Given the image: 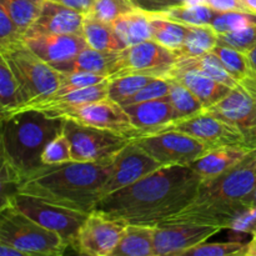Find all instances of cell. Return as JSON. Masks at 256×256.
<instances>
[{
    "mask_svg": "<svg viewBox=\"0 0 256 256\" xmlns=\"http://www.w3.org/2000/svg\"><path fill=\"white\" fill-rule=\"evenodd\" d=\"M155 79L156 76L142 74H128L122 76L109 78L108 98L118 104H122Z\"/></svg>",
    "mask_w": 256,
    "mask_h": 256,
    "instance_id": "obj_33",
    "label": "cell"
},
{
    "mask_svg": "<svg viewBox=\"0 0 256 256\" xmlns=\"http://www.w3.org/2000/svg\"><path fill=\"white\" fill-rule=\"evenodd\" d=\"M190 62H192L195 68H198L199 70H202V72L210 76L212 79L216 80V82H222V84L228 85L229 88L234 89L238 85V80L232 78V75L230 74L226 70L225 65L222 64V60L219 59L216 54L214 52H209L206 54H204L202 56L199 58H192Z\"/></svg>",
    "mask_w": 256,
    "mask_h": 256,
    "instance_id": "obj_35",
    "label": "cell"
},
{
    "mask_svg": "<svg viewBox=\"0 0 256 256\" xmlns=\"http://www.w3.org/2000/svg\"><path fill=\"white\" fill-rule=\"evenodd\" d=\"M246 256H256V232L252 234V240L248 242Z\"/></svg>",
    "mask_w": 256,
    "mask_h": 256,
    "instance_id": "obj_49",
    "label": "cell"
},
{
    "mask_svg": "<svg viewBox=\"0 0 256 256\" xmlns=\"http://www.w3.org/2000/svg\"><path fill=\"white\" fill-rule=\"evenodd\" d=\"M108 88H109V79L100 82V84L84 88V89L72 90V92H65V94L62 95L52 94L45 98V99L25 102L14 114L20 112H26V110H39V112H52L72 109V108L79 106V105L105 99V98H108Z\"/></svg>",
    "mask_w": 256,
    "mask_h": 256,
    "instance_id": "obj_20",
    "label": "cell"
},
{
    "mask_svg": "<svg viewBox=\"0 0 256 256\" xmlns=\"http://www.w3.org/2000/svg\"><path fill=\"white\" fill-rule=\"evenodd\" d=\"M44 2L45 0H0V6L6 10L10 18L25 35L28 29L39 16Z\"/></svg>",
    "mask_w": 256,
    "mask_h": 256,
    "instance_id": "obj_32",
    "label": "cell"
},
{
    "mask_svg": "<svg viewBox=\"0 0 256 256\" xmlns=\"http://www.w3.org/2000/svg\"><path fill=\"white\" fill-rule=\"evenodd\" d=\"M134 140L162 165H190L209 152L199 140L176 130L145 134Z\"/></svg>",
    "mask_w": 256,
    "mask_h": 256,
    "instance_id": "obj_13",
    "label": "cell"
},
{
    "mask_svg": "<svg viewBox=\"0 0 256 256\" xmlns=\"http://www.w3.org/2000/svg\"><path fill=\"white\" fill-rule=\"evenodd\" d=\"M114 158L100 162L70 160L44 164L18 185V192L90 214L102 199V188L112 174Z\"/></svg>",
    "mask_w": 256,
    "mask_h": 256,
    "instance_id": "obj_2",
    "label": "cell"
},
{
    "mask_svg": "<svg viewBox=\"0 0 256 256\" xmlns=\"http://www.w3.org/2000/svg\"><path fill=\"white\" fill-rule=\"evenodd\" d=\"M115 32L124 48L139 44V42L152 40V28L150 16L142 10L134 12L120 16L112 22Z\"/></svg>",
    "mask_w": 256,
    "mask_h": 256,
    "instance_id": "obj_25",
    "label": "cell"
},
{
    "mask_svg": "<svg viewBox=\"0 0 256 256\" xmlns=\"http://www.w3.org/2000/svg\"><path fill=\"white\" fill-rule=\"evenodd\" d=\"M54 2H60V4L65 5V6H69L72 9H75L86 15L92 10V5H94L96 0H54Z\"/></svg>",
    "mask_w": 256,
    "mask_h": 256,
    "instance_id": "obj_47",
    "label": "cell"
},
{
    "mask_svg": "<svg viewBox=\"0 0 256 256\" xmlns=\"http://www.w3.org/2000/svg\"><path fill=\"white\" fill-rule=\"evenodd\" d=\"M85 14L69 6L45 0L38 19L25 32V38L42 36V35H82Z\"/></svg>",
    "mask_w": 256,
    "mask_h": 256,
    "instance_id": "obj_18",
    "label": "cell"
},
{
    "mask_svg": "<svg viewBox=\"0 0 256 256\" xmlns=\"http://www.w3.org/2000/svg\"><path fill=\"white\" fill-rule=\"evenodd\" d=\"M122 108L134 126L144 135L160 132L162 128L176 120L174 108L168 96Z\"/></svg>",
    "mask_w": 256,
    "mask_h": 256,
    "instance_id": "obj_21",
    "label": "cell"
},
{
    "mask_svg": "<svg viewBox=\"0 0 256 256\" xmlns=\"http://www.w3.org/2000/svg\"><path fill=\"white\" fill-rule=\"evenodd\" d=\"M120 52L112 50H98L88 46L66 65L62 72H89L95 74L112 76L116 70Z\"/></svg>",
    "mask_w": 256,
    "mask_h": 256,
    "instance_id": "obj_24",
    "label": "cell"
},
{
    "mask_svg": "<svg viewBox=\"0 0 256 256\" xmlns=\"http://www.w3.org/2000/svg\"><path fill=\"white\" fill-rule=\"evenodd\" d=\"M10 202L16 209L36 222L42 226L58 232L72 246L80 226L86 219L88 214L54 205L39 198L15 192L2 204Z\"/></svg>",
    "mask_w": 256,
    "mask_h": 256,
    "instance_id": "obj_8",
    "label": "cell"
},
{
    "mask_svg": "<svg viewBox=\"0 0 256 256\" xmlns=\"http://www.w3.org/2000/svg\"><path fill=\"white\" fill-rule=\"evenodd\" d=\"M202 182L189 165H164L102 198L94 210L126 224L155 226L182 212L192 202Z\"/></svg>",
    "mask_w": 256,
    "mask_h": 256,
    "instance_id": "obj_1",
    "label": "cell"
},
{
    "mask_svg": "<svg viewBox=\"0 0 256 256\" xmlns=\"http://www.w3.org/2000/svg\"><path fill=\"white\" fill-rule=\"evenodd\" d=\"M256 189V149L232 169L202 180L192 202L182 212L162 222L199 224L228 229L240 212L250 205Z\"/></svg>",
    "mask_w": 256,
    "mask_h": 256,
    "instance_id": "obj_3",
    "label": "cell"
},
{
    "mask_svg": "<svg viewBox=\"0 0 256 256\" xmlns=\"http://www.w3.org/2000/svg\"><path fill=\"white\" fill-rule=\"evenodd\" d=\"M0 256H26L16 248L5 242H0Z\"/></svg>",
    "mask_w": 256,
    "mask_h": 256,
    "instance_id": "obj_48",
    "label": "cell"
},
{
    "mask_svg": "<svg viewBox=\"0 0 256 256\" xmlns=\"http://www.w3.org/2000/svg\"><path fill=\"white\" fill-rule=\"evenodd\" d=\"M134 10H136V8L132 0H96L86 15L102 22H114L120 16Z\"/></svg>",
    "mask_w": 256,
    "mask_h": 256,
    "instance_id": "obj_37",
    "label": "cell"
},
{
    "mask_svg": "<svg viewBox=\"0 0 256 256\" xmlns=\"http://www.w3.org/2000/svg\"><path fill=\"white\" fill-rule=\"evenodd\" d=\"M219 34L212 25H186L182 46L176 52L179 59L202 56L218 45Z\"/></svg>",
    "mask_w": 256,
    "mask_h": 256,
    "instance_id": "obj_26",
    "label": "cell"
},
{
    "mask_svg": "<svg viewBox=\"0 0 256 256\" xmlns=\"http://www.w3.org/2000/svg\"><path fill=\"white\" fill-rule=\"evenodd\" d=\"M256 25V14L248 12H219L212 22L218 34L234 32Z\"/></svg>",
    "mask_w": 256,
    "mask_h": 256,
    "instance_id": "obj_38",
    "label": "cell"
},
{
    "mask_svg": "<svg viewBox=\"0 0 256 256\" xmlns=\"http://www.w3.org/2000/svg\"><path fill=\"white\" fill-rule=\"evenodd\" d=\"M44 114L50 118H62L88 126L119 132L132 139L144 135L138 128L134 126L124 108L109 98L79 105L72 109L44 112Z\"/></svg>",
    "mask_w": 256,
    "mask_h": 256,
    "instance_id": "obj_10",
    "label": "cell"
},
{
    "mask_svg": "<svg viewBox=\"0 0 256 256\" xmlns=\"http://www.w3.org/2000/svg\"><path fill=\"white\" fill-rule=\"evenodd\" d=\"M178 62L179 55L176 52L162 46L154 40H146L120 50L116 70L110 78L128 74L164 78Z\"/></svg>",
    "mask_w": 256,
    "mask_h": 256,
    "instance_id": "obj_12",
    "label": "cell"
},
{
    "mask_svg": "<svg viewBox=\"0 0 256 256\" xmlns=\"http://www.w3.org/2000/svg\"><path fill=\"white\" fill-rule=\"evenodd\" d=\"M65 119L26 110L2 118V186L18 185L42 164L45 146L64 132Z\"/></svg>",
    "mask_w": 256,
    "mask_h": 256,
    "instance_id": "obj_4",
    "label": "cell"
},
{
    "mask_svg": "<svg viewBox=\"0 0 256 256\" xmlns=\"http://www.w3.org/2000/svg\"><path fill=\"white\" fill-rule=\"evenodd\" d=\"M135 8L148 14H160L172 8L182 4H196L204 2V0H132Z\"/></svg>",
    "mask_w": 256,
    "mask_h": 256,
    "instance_id": "obj_45",
    "label": "cell"
},
{
    "mask_svg": "<svg viewBox=\"0 0 256 256\" xmlns=\"http://www.w3.org/2000/svg\"><path fill=\"white\" fill-rule=\"evenodd\" d=\"M250 205H256V189H255L254 194H252V199H250Z\"/></svg>",
    "mask_w": 256,
    "mask_h": 256,
    "instance_id": "obj_52",
    "label": "cell"
},
{
    "mask_svg": "<svg viewBox=\"0 0 256 256\" xmlns=\"http://www.w3.org/2000/svg\"><path fill=\"white\" fill-rule=\"evenodd\" d=\"M256 44V25L239 30L234 32H225L219 34L218 45L234 48L242 52H246Z\"/></svg>",
    "mask_w": 256,
    "mask_h": 256,
    "instance_id": "obj_43",
    "label": "cell"
},
{
    "mask_svg": "<svg viewBox=\"0 0 256 256\" xmlns=\"http://www.w3.org/2000/svg\"><path fill=\"white\" fill-rule=\"evenodd\" d=\"M126 225L122 220L92 210L80 226L72 248L82 255L112 256Z\"/></svg>",
    "mask_w": 256,
    "mask_h": 256,
    "instance_id": "obj_14",
    "label": "cell"
},
{
    "mask_svg": "<svg viewBox=\"0 0 256 256\" xmlns=\"http://www.w3.org/2000/svg\"><path fill=\"white\" fill-rule=\"evenodd\" d=\"M168 130L185 132L202 142L209 150L222 146H246L244 134L235 125L205 109L192 116L174 120L160 132Z\"/></svg>",
    "mask_w": 256,
    "mask_h": 256,
    "instance_id": "obj_11",
    "label": "cell"
},
{
    "mask_svg": "<svg viewBox=\"0 0 256 256\" xmlns=\"http://www.w3.org/2000/svg\"><path fill=\"white\" fill-rule=\"evenodd\" d=\"M72 160V144L64 132L45 146L42 155V164H59Z\"/></svg>",
    "mask_w": 256,
    "mask_h": 256,
    "instance_id": "obj_41",
    "label": "cell"
},
{
    "mask_svg": "<svg viewBox=\"0 0 256 256\" xmlns=\"http://www.w3.org/2000/svg\"><path fill=\"white\" fill-rule=\"evenodd\" d=\"M0 55L14 72L25 102L45 99L56 92L64 80L65 72L44 62L25 42L8 52H0Z\"/></svg>",
    "mask_w": 256,
    "mask_h": 256,
    "instance_id": "obj_6",
    "label": "cell"
},
{
    "mask_svg": "<svg viewBox=\"0 0 256 256\" xmlns=\"http://www.w3.org/2000/svg\"><path fill=\"white\" fill-rule=\"evenodd\" d=\"M152 225L128 224L112 256H155Z\"/></svg>",
    "mask_w": 256,
    "mask_h": 256,
    "instance_id": "obj_23",
    "label": "cell"
},
{
    "mask_svg": "<svg viewBox=\"0 0 256 256\" xmlns=\"http://www.w3.org/2000/svg\"><path fill=\"white\" fill-rule=\"evenodd\" d=\"M64 134L72 144V160L74 162L112 159L134 140L119 132L88 126L72 120H65Z\"/></svg>",
    "mask_w": 256,
    "mask_h": 256,
    "instance_id": "obj_7",
    "label": "cell"
},
{
    "mask_svg": "<svg viewBox=\"0 0 256 256\" xmlns=\"http://www.w3.org/2000/svg\"><path fill=\"white\" fill-rule=\"evenodd\" d=\"M162 166L164 165L150 156L135 140H132L115 155L112 174L102 188V198L134 184Z\"/></svg>",
    "mask_w": 256,
    "mask_h": 256,
    "instance_id": "obj_15",
    "label": "cell"
},
{
    "mask_svg": "<svg viewBox=\"0 0 256 256\" xmlns=\"http://www.w3.org/2000/svg\"><path fill=\"white\" fill-rule=\"evenodd\" d=\"M166 78L170 82V92L168 98L174 108L176 120L192 116L205 109L199 98L192 94L186 86L172 78Z\"/></svg>",
    "mask_w": 256,
    "mask_h": 256,
    "instance_id": "obj_31",
    "label": "cell"
},
{
    "mask_svg": "<svg viewBox=\"0 0 256 256\" xmlns=\"http://www.w3.org/2000/svg\"><path fill=\"white\" fill-rule=\"evenodd\" d=\"M228 230L236 238L240 234H254L256 232V205H249L240 212L230 222Z\"/></svg>",
    "mask_w": 256,
    "mask_h": 256,
    "instance_id": "obj_44",
    "label": "cell"
},
{
    "mask_svg": "<svg viewBox=\"0 0 256 256\" xmlns=\"http://www.w3.org/2000/svg\"><path fill=\"white\" fill-rule=\"evenodd\" d=\"M205 110L235 125L244 134L246 146L256 149V72L239 80L228 96Z\"/></svg>",
    "mask_w": 256,
    "mask_h": 256,
    "instance_id": "obj_9",
    "label": "cell"
},
{
    "mask_svg": "<svg viewBox=\"0 0 256 256\" xmlns=\"http://www.w3.org/2000/svg\"><path fill=\"white\" fill-rule=\"evenodd\" d=\"M222 230L212 225L160 222L154 230L155 256H182L186 250L205 242Z\"/></svg>",
    "mask_w": 256,
    "mask_h": 256,
    "instance_id": "obj_16",
    "label": "cell"
},
{
    "mask_svg": "<svg viewBox=\"0 0 256 256\" xmlns=\"http://www.w3.org/2000/svg\"><path fill=\"white\" fill-rule=\"evenodd\" d=\"M24 102V98L20 92V85L14 72L10 68L8 60L0 55V108H2L0 116H10Z\"/></svg>",
    "mask_w": 256,
    "mask_h": 256,
    "instance_id": "obj_28",
    "label": "cell"
},
{
    "mask_svg": "<svg viewBox=\"0 0 256 256\" xmlns=\"http://www.w3.org/2000/svg\"><path fill=\"white\" fill-rule=\"evenodd\" d=\"M212 52L219 56L222 64L225 65L228 72L232 75L234 79L238 82L244 79L245 76L254 72V69L250 65L249 59H248L246 54L240 50L234 49V48L225 46V45H216L212 49Z\"/></svg>",
    "mask_w": 256,
    "mask_h": 256,
    "instance_id": "obj_34",
    "label": "cell"
},
{
    "mask_svg": "<svg viewBox=\"0 0 256 256\" xmlns=\"http://www.w3.org/2000/svg\"><path fill=\"white\" fill-rule=\"evenodd\" d=\"M245 54H246L248 59H249L250 62V65H252V68L254 69V72H256V44L249 50V52H245Z\"/></svg>",
    "mask_w": 256,
    "mask_h": 256,
    "instance_id": "obj_50",
    "label": "cell"
},
{
    "mask_svg": "<svg viewBox=\"0 0 256 256\" xmlns=\"http://www.w3.org/2000/svg\"><path fill=\"white\" fill-rule=\"evenodd\" d=\"M25 35L10 18L6 10L0 6V52H8L24 44Z\"/></svg>",
    "mask_w": 256,
    "mask_h": 256,
    "instance_id": "obj_39",
    "label": "cell"
},
{
    "mask_svg": "<svg viewBox=\"0 0 256 256\" xmlns=\"http://www.w3.org/2000/svg\"><path fill=\"white\" fill-rule=\"evenodd\" d=\"M0 242L26 256H60L70 246L58 232L38 224L10 202L0 206Z\"/></svg>",
    "mask_w": 256,
    "mask_h": 256,
    "instance_id": "obj_5",
    "label": "cell"
},
{
    "mask_svg": "<svg viewBox=\"0 0 256 256\" xmlns=\"http://www.w3.org/2000/svg\"><path fill=\"white\" fill-rule=\"evenodd\" d=\"M170 92V82L166 78H156L155 80L150 82L149 84L145 85L142 89L132 98L122 102V106H128V105L139 104V102H149V100L160 99V98L168 96Z\"/></svg>",
    "mask_w": 256,
    "mask_h": 256,
    "instance_id": "obj_42",
    "label": "cell"
},
{
    "mask_svg": "<svg viewBox=\"0 0 256 256\" xmlns=\"http://www.w3.org/2000/svg\"><path fill=\"white\" fill-rule=\"evenodd\" d=\"M152 28V40L162 46L178 52L182 46L186 35V25L162 18L160 15L149 14Z\"/></svg>",
    "mask_w": 256,
    "mask_h": 256,
    "instance_id": "obj_29",
    "label": "cell"
},
{
    "mask_svg": "<svg viewBox=\"0 0 256 256\" xmlns=\"http://www.w3.org/2000/svg\"><path fill=\"white\" fill-rule=\"evenodd\" d=\"M82 36L86 40L88 46L92 49L112 50V52H120L125 49L115 32L112 22H102L90 15H85Z\"/></svg>",
    "mask_w": 256,
    "mask_h": 256,
    "instance_id": "obj_27",
    "label": "cell"
},
{
    "mask_svg": "<svg viewBox=\"0 0 256 256\" xmlns=\"http://www.w3.org/2000/svg\"><path fill=\"white\" fill-rule=\"evenodd\" d=\"M252 149L246 146H222L205 152L189 165L202 180L216 178L239 164Z\"/></svg>",
    "mask_w": 256,
    "mask_h": 256,
    "instance_id": "obj_22",
    "label": "cell"
},
{
    "mask_svg": "<svg viewBox=\"0 0 256 256\" xmlns=\"http://www.w3.org/2000/svg\"><path fill=\"white\" fill-rule=\"evenodd\" d=\"M219 14L205 2L196 4H182L172 8L164 12H160L162 18L172 20V22H182L185 25H212V20Z\"/></svg>",
    "mask_w": 256,
    "mask_h": 256,
    "instance_id": "obj_30",
    "label": "cell"
},
{
    "mask_svg": "<svg viewBox=\"0 0 256 256\" xmlns=\"http://www.w3.org/2000/svg\"><path fill=\"white\" fill-rule=\"evenodd\" d=\"M246 12L256 14V0H242Z\"/></svg>",
    "mask_w": 256,
    "mask_h": 256,
    "instance_id": "obj_51",
    "label": "cell"
},
{
    "mask_svg": "<svg viewBox=\"0 0 256 256\" xmlns=\"http://www.w3.org/2000/svg\"><path fill=\"white\" fill-rule=\"evenodd\" d=\"M166 76L186 86L192 94L199 98L205 109L214 106L232 92V88L212 79L202 70L195 68L190 59H179V62L169 70Z\"/></svg>",
    "mask_w": 256,
    "mask_h": 256,
    "instance_id": "obj_19",
    "label": "cell"
},
{
    "mask_svg": "<svg viewBox=\"0 0 256 256\" xmlns=\"http://www.w3.org/2000/svg\"><path fill=\"white\" fill-rule=\"evenodd\" d=\"M204 2L218 12H246L242 0H204Z\"/></svg>",
    "mask_w": 256,
    "mask_h": 256,
    "instance_id": "obj_46",
    "label": "cell"
},
{
    "mask_svg": "<svg viewBox=\"0 0 256 256\" xmlns=\"http://www.w3.org/2000/svg\"><path fill=\"white\" fill-rule=\"evenodd\" d=\"M24 42L32 52L59 72H62L68 64L88 48L84 36L75 34L25 38Z\"/></svg>",
    "mask_w": 256,
    "mask_h": 256,
    "instance_id": "obj_17",
    "label": "cell"
},
{
    "mask_svg": "<svg viewBox=\"0 0 256 256\" xmlns=\"http://www.w3.org/2000/svg\"><path fill=\"white\" fill-rule=\"evenodd\" d=\"M109 79V76L102 74H95V72H65L64 80H62V85L59 89L52 94L62 95L65 92H72V90L84 89V88L92 86V85L100 84V82H105Z\"/></svg>",
    "mask_w": 256,
    "mask_h": 256,
    "instance_id": "obj_40",
    "label": "cell"
},
{
    "mask_svg": "<svg viewBox=\"0 0 256 256\" xmlns=\"http://www.w3.org/2000/svg\"><path fill=\"white\" fill-rule=\"evenodd\" d=\"M248 242L232 240L228 242H202L186 250L182 256H246Z\"/></svg>",
    "mask_w": 256,
    "mask_h": 256,
    "instance_id": "obj_36",
    "label": "cell"
}]
</instances>
